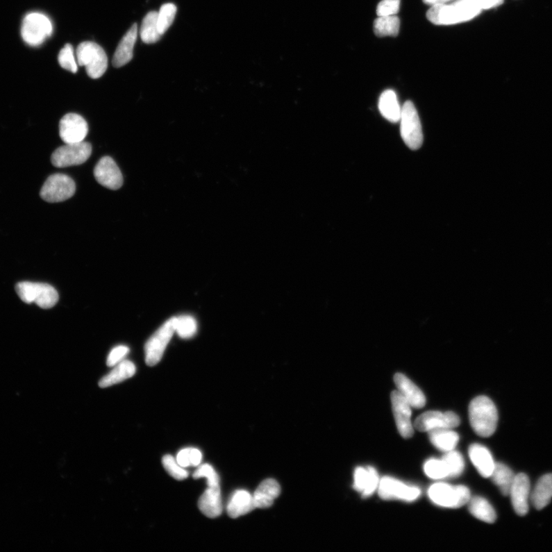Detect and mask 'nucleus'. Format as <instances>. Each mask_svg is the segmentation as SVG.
Listing matches in <instances>:
<instances>
[{
    "mask_svg": "<svg viewBox=\"0 0 552 552\" xmlns=\"http://www.w3.org/2000/svg\"><path fill=\"white\" fill-rule=\"evenodd\" d=\"M432 444L444 452L453 451L458 445L460 437L452 429H437L428 432Z\"/></svg>",
    "mask_w": 552,
    "mask_h": 552,
    "instance_id": "nucleus-28",
    "label": "nucleus"
},
{
    "mask_svg": "<svg viewBox=\"0 0 552 552\" xmlns=\"http://www.w3.org/2000/svg\"><path fill=\"white\" fill-rule=\"evenodd\" d=\"M77 63L85 66L88 76L97 79L104 75L108 68V57L97 43L84 42L76 50Z\"/></svg>",
    "mask_w": 552,
    "mask_h": 552,
    "instance_id": "nucleus-3",
    "label": "nucleus"
},
{
    "mask_svg": "<svg viewBox=\"0 0 552 552\" xmlns=\"http://www.w3.org/2000/svg\"><path fill=\"white\" fill-rule=\"evenodd\" d=\"M510 496L515 512L520 517H524L528 512L531 497V484L528 476L524 474L515 476Z\"/></svg>",
    "mask_w": 552,
    "mask_h": 552,
    "instance_id": "nucleus-16",
    "label": "nucleus"
},
{
    "mask_svg": "<svg viewBox=\"0 0 552 552\" xmlns=\"http://www.w3.org/2000/svg\"><path fill=\"white\" fill-rule=\"evenodd\" d=\"M378 107L380 114L387 121L392 123L400 122L402 108L397 100L396 93L387 90L380 95Z\"/></svg>",
    "mask_w": 552,
    "mask_h": 552,
    "instance_id": "nucleus-25",
    "label": "nucleus"
},
{
    "mask_svg": "<svg viewBox=\"0 0 552 552\" xmlns=\"http://www.w3.org/2000/svg\"><path fill=\"white\" fill-rule=\"evenodd\" d=\"M135 373L136 367L134 363L130 360H124L115 365L112 371L101 379L99 386L101 388H106L119 384V383L133 377Z\"/></svg>",
    "mask_w": 552,
    "mask_h": 552,
    "instance_id": "nucleus-24",
    "label": "nucleus"
},
{
    "mask_svg": "<svg viewBox=\"0 0 552 552\" xmlns=\"http://www.w3.org/2000/svg\"><path fill=\"white\" fill-rule=\"evenodd\" d=\"M460 424V417L453 412L428 411L416 419L414 428L419 432H429L437 429H454Z\"/></svg>",
    "mask_w": 552,
    "mask_h": 552,
    "instance_id": "nucleus-12",
    "label": "nucleus"
},
{
    "mask_svg": "<svg viewBox=\"0 0 552 552\" xmlns=\"http://www.w3.org/2000/svg\"><path fill=\"white\" fill-rule=\"evenodd\" d=\"M199 509L210 519L219 517L223 512L220 487H208L198 501Z\"/></svg>",
    "mask_w": 552,
    "mask_h": 552,
    "instance_id": "nucleus-22",
    "label": "nucleus"
},
{
    "mask_svg": "<svg viewBox=\"0 0 552 552\" xmlns=\"http://www.w3.org/2000/svg\"><path fill=\"white\" fill-rule=\"evenodd\" d=\"M58 60L64 69L72 73L77 72L78 63L73 47L70 44H66L64 48L61 49L60 54H58Z\"/></svg>",
    "mask_w": 552,
    "mask_h": 552,
    "instance_id": "nucleus-37",
    "label": "nucleus"
},
{
    "mask_svg": "<svg viewBox=\"0 0 552 552\" xmlns=\"http://www.w3.org/2000/svg\"><path fill=\"white\" fill-rule=\"evenodd\" d=\"M130 350L127 346L119 345L117 346L112 351L107 358V365L108 367H115L117 364L124 360V358L127 356Z\"/></svg>",
    "mask_w": 552,
    "mask_h": 552,
    "instance_id": "nucleus-40",
    "label": "nucleus"
},
{
    "mask_svg": "<svg viewBox=\"0 0 552 552\" xmlns=\"http://www.w3.org/2000/svg\"><path fill=\"white\" fill-rule=\"evenodd\" d=\"M401 0H382L377 7L378 16H395L399 12Z\"/></svg>",
    "mask_w": 552,
    "mask_h": 552,
    "instance_id": "nucleus-39",
    "label": "nucleus"
},
{
    "mask_svg": "<svg viewBox=\"0 0 552 552\" xmlns=\"http://www.w3.org/2000/svg\"><path fill=\"white\" fill-rule=\"evenodd\" d=\"M87 132V124L79 115L67 114L60 121V135L65 144L83 142Z\"/></svg>",
    "mask_w": 552,
    "mask_h": 552,
    "instance_id": "nucleus-13",
    "label": "nucleus"
},
{
    "mask_svg": "<svg viewBox=\"0 0 552 552\" xmlns=\"http://www.w3.org/2000/svg\"><path fill=\"white\" fill-rule=\"evenodd\" d=\"M76 183L70 176L56 174L49 176L40 191L42 200L49 203L67 201L76 193Z\"/></svg>",
    "mask_w": 552,
    "mask_h": 552,
    "instance_id": "nucleus-9",
    "label": "nucleus"
},
{
    "mask_svg": "<svg viewBox=\"0 0 552 552\" xmlns=\"http://www.w3.org/2000/svg\"><path fill=\"white\" fill-rule=\"evenodd\" d=\"M16 291L25 303H35L43 309L53 308L58 301L56 290L47 283L22 282L17 285Z\"/></svg>",
    "mask_w": 552,
    "mask_h": 552,
    "instance_id": "nucleus-4",
    "label": "nucleus"
},
{
    "mask_svg": "<svg viewBox=\"0 0 552 552\" xmlns=\"http://www.w3.org/2000/svg\"><path fill=\"white\" fill-rule=\"evenodd\" d=\"M174 333H176L175 317L167 321L147 342L144 352L147 365L152 367L160 362Z\"/></svg>",
    "mask_w": 552,
    "mask_h": 552,
    "instance_id": "nucleus-8",
    "label": "nucleus"
},
{
    "mask_svg": "<svg viewBox=\"0 0 552 552\" xmlns=\"http://www.w3.org/2000/svg\"><path fill=\"white\" fill-rule=\"evenodd\" d=\"M53 31V24L46 15L31 12L23 21L21 35L28 45L38 47L51 36Z\"/></svg>",
    "mask_w": 552,
    "mask_h": 552,
    "instance_id": "nucleus-7",
    "label": "nucleus"
},
{
    "mask_svg": "<svg viewBox=\"0 0 552 552\" xmlns=\"http://www.w3.org/2000/svg\"><path fill=\"white\" fill-rule=\"evenodd\" d=\"M469 456L478 474L484 478H490L496 462L488 449L480 444L471 445Z\"/></svg>",
    "mask_w": 552,
    "mask_h": 552,
    "instance_id": "nucleus-20",
    "label": "nucleus"
},
{
    "mask_svg": "<svg viewBox=\"0 0 552 552\" xmlns=\"http://www.w3.org/2000/svg\"><path fill=\"white\" fill-rule=\"evenodd\" d=\"M380 478L377 470L371 467H358L355 471L353 488L368 498L378 488Z\"/></svg>",
    "mask_w": 552,
    "mask_h": 552,
    "instance_id": "nucleus-18",
    "label": "nucleus"
},
{
    "mask_svg": "<svg viewBox=\"0 0 552 552\" xmlns=\"http://www.w3.org/2000/svg\"><path fill=\"white\" fill-rule=\"evenodd\" d=\"M95 179L102 185L110 190L122 187L123 176L115 160L110 157L102 158L94 167Z\"/></svg>",
    "mask_w": 552,
    "mask_h": 552,
    "instance_id": "nucleus-15",
    "label": "nucleus"
},
{
    "mask_svg": "<svg viewBox=\"0 0 552 552\" xmlns=\"http://www.w3.org/2000/svg\"><path fill=\"white\" fill-rule=\"evenodd\" d=\"M391 400L397 430L405 439L414 435L415 428L411 423V406L397 391L392 393Z\"/></svg>",
    "mask_w": 552,
    "mask_h": 552,
    "instance_id": "nucleus-14",
    "label": "nucleus"
},
{
    "mask_svg": "<svg viewBox=\"0 0 552 552\" xmlns=\"http://www.w3.org/2000/svg\"><path fill=\"white\" fill-rule=\"evenodd\" d=\"M194 478H207L208 487H219V477L215 469L210 465H203L195 471Z\"/></svg>",
    "mask_w": 552,
    "mask_h": 552,
    "instance_id": "nucleus-38",
    "label": "nucleus"
},
{
    "mask_svg": "<svg viewBox=\"0 0 552 552\" xmlns=\"http://www.w3.org/2000/svg\"><path fill=\"white\" fill-rule=\"evenodd\" d=\"M469 417L471 426L482 437H490L495 433L498 424V411L489 397L478 396L470 402Z\"/></svg>",
    "mask_w": 552,
    "mask_h": 552,
    "instance_id": "nucleus-2",
    "label": "nucleus"
},
{
    "mask_svg": "<svg viewBox=\"0 0 552 552\" xmlns=\"http://www.w3.org/2000/svg\"><path fill=\"white\" fill-rule=\"evenodd\" d=\"M453 1V0H424V2L426 4L434 6V5H440V4H446Z\"/></svg>",
    "mask_w": 552,
    "mask_h": 552,
    "instance_id": "nucleus-44",
    "label": "nucleus"
},
{
    "mask_svg": "<svg viewBox=\"0 0 552 552\" xmlns=\"http://www.w3.org/2000/svg\"><path fill=\"white\" fill-rule=\"evenodd\" d=\"M513 471L502 462H497L490 476L505 496H509L515 478Z\"/></svg>",
    "mask_w": 552,
    "mask_h": 552,
    "instance_id": "nucleus-29",
    "label": "nucleus"
},
{
    "mask_svg": "<svg viewBox=\"0 0 552 552\" xmlns=\"http://www.w3.org/2000/svg\"><path fill=\"white\" fill-rule=\"evenodd\" d=\"M400 25V19L396 16L379 17L374 21V31L378 37L396 36Z\"/></svg>",
    "mask_w": 552,
    "mask_h": 552,
    "instance_id": "nucleus-31",
    "label": "nucleus"
},
{
    "mask_svg": "<svg viewBox=\"0 0 552 552\" xmlns=\"http://www.w3.org/2000/svg\"><path fill=\"white\" fill-rule=\"evenodd\" d=\"M176 7L173 3L164 4L158 12V26L160 33L163 35L174 23Z\"/></svg>",
    "mask_w": 552,
    "mask_h": 552,
    "instance_id": "nucleus-34",
    "label": "nucleus"
},
{
    "mask_svg": "<svg viewBox=\"0 0 552 552\" xmlns=\"http://www.w3.org/2000/svg\"><path fill=\"white\" fill-rule=\"evenodd\" d=\"M191 467L200 466L203 455L202 453L195 448H190Z\"/></svg>",
    "mask_w": 552,
    "mask_h": 552,
    "instance_id": "nucleus-43",
    "label": "nucleus"
},
{
    "mask_svg": "<svg viewBox=\"0 0 552 552\" xmlns=\"http://www.w3.org/2000/svg\"><path fill=\"white\" fill-rule=\"evenodd\" d=\"M92 150L91 144L85 142L65 144L53 152L51 164L58 168L83 165L90 158Z\"/></svg>",
    "mask_w": 552,
    "mask_h": 552,
    "instance_id": "nucleus-10",
    "label": "nucleus"
},
{
    "mask_svg": "<svg viewBox=\"0 0 552 552\" xmlns=\"http://www.w3.org/2000/svg\"><path fill=\"white\" fill-rule=\"evenodd\" d=\"M137 38V25L135 24L124 35L119 47H117L112 61L115 68L122 67L131 61Z\"/></svg>",
    "mask_w": 552,
    "mask_h": 552,
    "instance_id": "nucleus-19",
    "label": "nucleus"
},
{
    "mask_svg": "<svg viewBox=\"0 0 552 552\" xmlns=\"http://www.w3.org/2000/svg\"><path fill=\"white\" fill-rule=\"evenodd\" d=\"M256 509L253 496L246 490L235 491L227 505V512L232 519L251 512Z\"/></svg>",
    "mask_w": 552,
    "mask_h": 552,
    "instance_id": "nucleus-23",
    "label": "nucleus"
},
{
    "mask_svg": "<svg viewBox=\"0 0 552 552\" xmlns=\"http://www.w3.org/2000/svg\"><path fill=\"white\" fill-rule=\"evenodd\" d=\"M424 472L433 480H443L449 477V471L443 460L430 459L425 462Z\"/></svg>",
    "mask_w": 552,
    "mask_h": 552,
    "instance_id": "nucleus-35",
    "label": "nucleus"
},
{
    "mask_svg": "<svg viewBox=\"0 0 552 552\" xmlns=\"http://www.w3.org/2000/svg\"><path fill=\"white\" fill-rule=\"evenodd\" d=\"M482 12L477 0H456L451 4L431 6L426 17L432 24L438 26L455 25L474 19Z\"/></svg>",
    "mask_w": 552,
    "mask_h": 552,
    "instance_id": "nucleus-1",
    "label": "nucleus"
},
{
    "mask_svg": "<svg viewBox=\"0 0 552 552\" xmlns=\"http://www.w3.org/2000/svg\"><path fill=\"white\" fill-rule=\"evenodd\" d=\"M467 504L469 512L476 519L490 524L496 521V512L487 499L480 496L471 497Z\"/></svg>",
    "mask_w": 552,
    "mask_h": 552,
    "instance_id": "nucleus-27",
    "label": "nucleus"
},
{
    "mask_svg": "<svg viewBox=\"0 0 552 552\" xmlns=\"http://www.w3.org/2000/svg\"><path fill=\"white\" fill-rule=\"evenodd\" d=\"M176 460L183 468L191 467L190 448L181 450L176 455Z\"/></svg>",
    "mask_w": 552,
    "mask_h": 552,
    "instance_id": "nucleus-41",
    "label": "nucleus"
},
{
    "mask_svg": "<svg viewBox=\"0 0 552 552\" xmlns=\"http://www.w3.org/2000/svg\"><path fill=\"white\" fill-rule=\"evenodd\" d=\"M477 1L480 4L482 10L495 8V7L504 3V0H477Z\"/></svg>",
    "mask_w": 552,
    "mask_h": 552,
    "instance_id": "nucleus-42",
    "label": "nucleus"
},
{
    "mask_svg": "<svg viewBox=\"0 0 552 552\" xmlns=\"http://www.w3.org/2000/svg\"><path fill=\"white\" fill-rule=\"evenodd\" d=\"M281 492V487L278 483L274 478H267L260 483L253 495L255 507L267 509L274 504Z\"/></svg>",
    "mask_w": 552,
    "mask_h": 552,
    "instance_id": "nucleus-21",
    "label": "nucleus"
},
{
    "mask_svg": "<svg viewBox=\"0 0 552 552\" xmlns=\"http://www.w3.org/2000/svg\"><path fill=\"white\" fill-rule=\"evenodd\" d=\"M140 35L146 44H153L160 40L162 35L158 31V12L151 11L146 15L142 21Z\"/></svg>",
    "mask_w": 552,
    "mask_h": 552,
    "instance_id": "nucleus-30",
    "label": "nucleus"
},
{
    "mask_svg": "<svg viewBox=\"0 0 552 552\" xmlns=\"http://www.w3.org/2000/svg\"><path fill=\"white\" fill-rule=\"evenodd\" d=\"M175 331L182 338H190L195 335L197 331V323L190 315H181L175 317Z\"/></svg>",
    "mask_w": 552,
    "mask_h": 552,
    "instance_id": "nucleus-33",
    "label": "nucleus"
},
{
    "mask_svg": "<svg viewBox=\"0 0 552 552\" xmlns=\"http://www.w3.org/2000/svg\"><path fill=\"white\" fill-rule=\"evenodd\" d=\"M401 133L405 144L411 150H417L423 144L424 135L421 120L414 103L408 101L402 107Z\"/></svg>",
    "mask_w": 552,
    "mask_h": 552,
    "instance_id": "nucleus-6",
    "label": "nucleus"
},
{
    "mask_svg": "<svg viewBox=\"0 0 552 552\" xmlns=\"http://www.w3.org/2000/svg\"><path fill=\"white\" fill-rule=\"evenodd\" d=\"M162 465L169 475L176 480H184L188 477L189 474L185 468L181 467L174 456L166 455L162 459Z\"/></svg>",
    "mask_w": 552,
    "mask_h": 552,
    "instance_id": "nucleus-36",
    "label": "nucleus"
},
{
    "mask_svg": "<svg viewBox=\"0 0 552 552\" xmlns=\"http://www.w3.org/2000/svg\"><path fill=\"white\" fill-rule=\"evenodd\" d=\"M552 499V474L544 475L540 478L531 493V502L536 510H542L546 507Z\"/></svg>",
    "mask_w": 552,
    "mask_h": 552,
    "instance_id": "nucleus-26",
    "label": "nucleus"
},
{
    "mask_svg": "<svg viewBox=\"0 0 552 552\" xmlns=\"http://www.w3.org/2000/svg\"><path fill=\"white\" fill-rule=\"evenodd\" d=\"M428 495L434 504L451 509H458L465 505L471 498L470 491L465 485L453 487L444 483L432 485Z\"/></svg>",
    "mask_w": 552,
    "mask_h": 552,
    "instance_id": "nucleus-5",
    "label": "nucleus"
},
{
    "mask_svg": "<svg viewBox=\"0 0 552 552\" xmlns=\"http://www.w3.org/2000/svg\"><path fill=\"white\" fill-rule=\"evenodd\" d=\"M394 380L397 392L408 402L411 408L421 409L425 406V395L413 381L401 373L396 374Z\"/></svg>",
    "mask_w": 552,
    "mask_h": 552,
    "instance_id": "nucleus-17",
    "label": "nucleus"
},
{
    "mask_svg": "<svg viewBox=\"0 0 552 552\" xmlns=\"http://www.w3.org/2000/svg\"><path fill=\"white\" fill-rule=\"evenodd\" d=\"M448 468L449 477L456 478L459 477L465 471V462L462 455L458 451H451L447 452L442 458Z\"/></svg>",
    "mask_w": 552,
    "mask_h": 552,
    "instance_id": "nucleus-32",
    "label": "nucleus"
},
{
    "mask_svg": "<svg viewBox=\"0 0 552 552\" xmlns=\"http://www.w3.org/2000/svg\"><path fill=\"white\" fill-rule=\"evenodd\" d=\"M378 490L379 496L382 499H400L407 502L415 501L421 493V490L418 487H410V485L389 476L381 478Z\"/></svg>",
    "mask_w": 552,
    "mask_h": 552,
    "instance_id": "nucleus-11",
    "label": "nucleus"
}]
</instances>
